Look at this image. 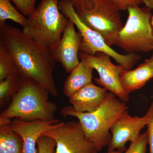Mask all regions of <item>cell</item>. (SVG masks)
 Returning <instances> with one entry per match:
<instances>
[{"mask_svg":"<svg viewBox=\"0 0 153 153\" xmlns=\"http://www.w3.org/2000/svg\"><path fill=\"white\" fill-rule=\"evenodd\" d=\"M0 45L13 57L20 76L35 80L53 96L58 95L53 77L57 61L50 49L6 24L0 25Z\"/></svg>","mask_w":153,"mask_h":153,"instance_id":"1","label":"cell"},{"mask_svg":"<svg viewBox=\"0 0 153 153\" xmlns=\"http://www.w3.org/2000/svg\"><path fill=\"white\" fill-rule=\"evenodd\" d=\"M128 108L125 102L121 101L114 94L108 91L103 103L92 112H78L70 105L63 107L60 113L66 117L76 118L85 136L99 152L109 145L111 139V127Z\"/></svg>","mask_w":153,"mask_h":153,"instance_id":"2","label":"cell"},{"mask_svg":"<svg viewBox=\"0 0 153 153\" xmlns=\"http://www.w3.org/2000/svg\"><path fill=\"white\" fill-rule=\"evenodd\" d=\"M49 94L38 82L31 78L23 77L19 90L0 114V120H55L57 106L49 100Z\"/></svg>","mask_w":153,"mask_h":153,"instance_id":"3","label":"cell"},{"mask_svg":"<svg viewBox=\"0 0 153 153\" xmlns=\"http://www.w3.org/2000/svg\"><path fill=\"white\" fill-rule=\"evenodd\" d=\"M59 0H41L28 16L23 33L50 50L57 45L69 19L60 10Z\"/></svg>","mask_w":153,"mask_h":153,"instance_id":"4","label":"cell"},{"mask_svg":"<svg viewBox=\"0 0 153 153\" xmlns=\"http://www.w3.org/2000/svg\"><path fill=\"white\" fill-rule=\"evenodd\" d=\"M74 9L85 25L101 35L111 47L123 27L119 10L110 0H86Z\"/></svg>","mask_w":153,"mask_h":153,"instance_id":"5","label":"cell"},{"mask_svg":"<svg viewBox=\"0 0 153 153\" xmlns=\"http://www.w3.org/2000/svg\"><path fill=\"white\" fill-rule=\"evenodd\" d=\"M127 11V20L118 34L115 45L128 54L153 50L152 9L134 6Z\"/></svg>","mask_w":153,"mask_h":153,"instance_id":"6","label":"cell"},{"mask_svg":"<svg viewBox=\"0 0 153 153\" xmlns=\"http://www.w3.org/2000/svg\"><path fill=\"white\" fill-rule=\"evenodd\" d=\"M60 10L74 23L82 36L79 51L88 55H94L102 52L109 55L126 70H131L140 60L137 54L122 55L110 47L103 37L95 30L88 27L80 20L73 6L67 0H60L59 3Z\"/></svg>","mask_w":153,"mask_h":153,"instance_id":"7","label":"cell"},{"mask_svg":"<svg viewBox=\"0 0 153 153\" xmlns=\"http://www.w3.org/2000/svg\"><path fill=\"white\" fill-rule=\"evenodd\" d=\"M79 56L80 61L98 72L99 77L94 79L97 85L114 94L121 101L125 102L128 101L129 94L123 90L120 81V74L126 69L123 66L114 65L111 60L110 56L102 52L90 55L80 52Z\"/></svg>","mask_w":153,"mask_h":153,"instance_id":"8","label":"cell"},{"mask_svg":"<svg viewBox=\"0 0 153 153\" xmlns=\"http://www.w3.org/2000/svg\"><path fill=\"white\" fill-rule=\"evenodd\" d=\"M42 135L50 137L56 143L55 153H98L85 136L79 122H59Z\"/></svg>","mask_w":153,"mask_h":153,"instance_id":"9","label":"cell"},{"mask_svg":"<svg viewBox=\"0 0 153 153\" xmlns=\"http://www.w3.org/2000/svg\"><path fill=\"white\" fill-rule=\"evenodd\" d=\"M149 121L146 114L142 117L131 116L127 110L124 111L113 125L110 131L111 139L108 146V151H126V145L137 138L141 131Z\"/></svg>","mask_w":153,"mask_h":153,"instance_id":"10","label":"cell"},{"mask_svg":"<svg viewBox=\"0 0 153 153\" xmlns=\"http://www.w3.org/2000/svg\"><path fill=\"white\" fill-rule=\"evenodd\" d=\"M75 27L69 19L60 41L50 50L55 60L60 63L67 73H70L80 62L78 52L82 36L76 32Z\"/></svg>","mask_w":153,"mask_h":153,"instance_id":"11","label":"cell"},{"mask_svg":"<svg viewBox=\"0 0 153 153\" xmlns=\"http://www.w3.org/2000/svg\"><path fill=\"white\" fill-rule=\"evenodd\" d=\"M60 122L52 121H25L19 118L11 120V128L22 137L24 143V153H38L37 143L38 139L48 131L54 128Z\"/></svg>","mask_w":153,"mask_h":153,"instance_id":"12","label":"cell"},{"mask_svg":"<svg viewBox=\"0 0 153 153\" xmlns=\"http://www.w3.org/2000/svg\"><path fill=\"white\" fill-rule=\"evenodd\" d=\"M108 91L92 82L68 97L74 110L80 112H91L98 108L106 98Z\"/></svg>","mask_w":153,"mask_h":153,"instance_id":"13","label":"cell"},{"mask_svg":"<svg viewBox=\"0 0 153 153\" xmlns=\"http://www.w3.org/2000/svg\"><path fill=\"white\" fill-rule=\"evenodd\" d=\"M153 78L152 68L146 61L133 70L124 69L119 77L122 87L128 94L141 88Z\"/></svg>","mask_w":153,"mask_h":153,"instance_id":"14","label":"cell"},{"mask_svg":"<svg viewBox=\"0 0 153 153\" xmlns=\"http://www.w3.org/2000/svg\"><path fill=\"white\" fill-rule=\"evenodd\" d=\"M94 69L80 61L79 64L70 72L63 87V93L69 97L72 94L92 82Z\"/></svg>","mask_w":153,"mask_h":153,"instance_id":"15","label":"cell"},{"mask_svg":"<svg viewBox=\"0 0 153 153\" xmlns=\"http://www.w3.org/2000/svg\"><path fill=\"white\" fill-rule=\"evenodd\" d=\"M11 120H0V153H24L21 137L11 128Z\"/></svg>","mask_w":153,"mask_h":153,"instance_id":"16","label":"cell"},{"mask_svg":"<svg viewBox=\"0 0 153 153\" xmlns=\"http://www.w3.org/2000/svg\"><path fill=\"white\" fill-rule=\"evenodd\" d=\"M23 77L19 75H12L0 81V105L2 106L12 99L18 92Z\"/></svg>","mask_w":153,"mask_h":153,"instance_id":"17","label":"cell"},{"mask_svg":"<svg viewBox=\"0 0 153 153\" xmlns=\"http://www.w3.org/2000/svg\"><path fill=\"white\" fill-rule=\"evenodd\" d=\"M10 20L25 27L27 18L12 5L10 0H0V25L6 24V21Z\"/></svg>","mask_w":153,"mask_h":153,"instance_id":"18","label":"cell"},{"mask_svg":"<svg viewBox=\"0 0 153 153\" xmlns=\"http://www.w3.org/2000/svg\"><path fill=\"white\" fill-rule=\"evenodd\" d=\"M17 74L19 75V71L15 61L7 50L0 45V81Z\"/></svg>","mask_w":153,"mask_h":153,"instance_id":"19","label":"cell"},{"mask_svg":"<svg viewBox=\"0 0 153 153\" xmlns=\"http://www.w3.org/2000/svg\"><path fill=\"white\" fill-rule=\"evenodd\" d=\"M148 145L147 132L140 134L135 140L130 143L124 153H146Z\"/></svg>","mask_w":153,"mask_h":153,"instance_id":"20","label":"cell"},{"mask_svg":"<svg viewBox=\"0 0 153 153\" xmlns=\"http://www.w3.org/2000/svg\"><path fill=\"white\" fill-rule=\"evenodd\" d=\"M37 145L38 153H55L56 142L50 137L41 136L38 139Z\"/></svg>","mask_w":153,"mask_h":153,"instance_id":"21","label":"cell"},{"mask_svg":"<svg viewBox=\"0 0 153 153\" xmlns=\"http://www.w3.org/2000/svg\"><path fill=\"white\" fill-rule=\"evenodd\" d=\"M17 10L26 16H29L35 10L36 0H10Z\"/></svg>","mask_w":153,"mask_h":153,"instance_id":"22","label":"cell"},{"mask_svg":"<svg viewBox=\"0 0 153 153\" xmlns=\"http://www.w3.org/2000/svg\"><path fill=\"white\" fill-rule=\"evenodd\" d=\"M146 114L149 117V121L146 125L148 145L149 146V153H153V99Z\"/></svg>","mask_w":153,"mask_h":153,"instance_id":"23","label":"cell"},{"mask_svg":"<svg viewBox=\"0 0 153 153\" xmlns=\"http://www.w3.org/2000/svg\"><path fill=\"white\" fill-rule=\"evenodd\" d=\"M120 11L127 10L128 8L140 6L142 0H110Z\"/></svg>","mask_w":153,"mask_h":153,"instance_id":"24","label":"cell"},{"mask_svg":"<svg viewBox=\"0 0 153 153\" xmlns=\"http://www.w3.org/2000/svg\"><path fill=\"white\" fill-rule=\"evenodd\" d=\"M67 1L71 3L74 7H75L86 0H67Z\"/></svg>","mask_w":153,"mask_h":153,"instance_id":"25","label":"cell"},{"mask_svg":"<svg viewBox=\"0 0 153 153\" xmlns=\"http://www.w3.org/2000/svg\"><path fill=\"white\" fill-rule=\"evenodd\" d=\"M143 3H144L147 7L151 9H153V0H142Z\"/></svg>","mask_w":153,"mask_h":153,"instance_id":"26","label":"cell"},{"mask_svg":"<svg viewBox=\"0 0 153 153\" xmlns=\"http://www.w3.org/2000/svg\"><path fill=\"white\" fill-rule=\"evenodd\" d=\"M145 61L148 64H149L150 66L152 67L153 70V55L151 56L150 58L147 59V60H145Z\"/></svg>","mask_w":153,"mask_h":153,"instance_id":"27","label":"cell"},{"mask_svg":"<svg viewBox=\"0 0 153 153\" xmlns=\"http://www.w3.org/2000/svg\"><path fill=\"white\" fill-rule=\"evenodd\" d=\"M121 152L117 150L108 151L107 153H122Z\"/></svg>","mask_w":153,"mask_h":153,"instance_id":"28","label":"cell"},{"mask_svg":"<svg viewBox=\"0 0 153 153\" xmlns=\"http://www.w3.org/2000/svg\"><path fill=\"white\" fill-rule=\"evenodd\" d=\"M151 24H152V27L153 32V16H152V19H151Z\"/></svg>","mask_w":153,"mask_h":153,"instance_id":"29","label":"cell"},{"mask_svg":"<svg viewBox=\"0 0 153 153\" xmlns=\"http://www.w3.org/2000/svg\"><path fill=\"white\" fill-rule=\"evenodd\" d=\"M152 98H153V96Z\"/></svg>","mask_w":153,"mask_h":153,"instance_id":"30","label":"cell"}]
</instances>
